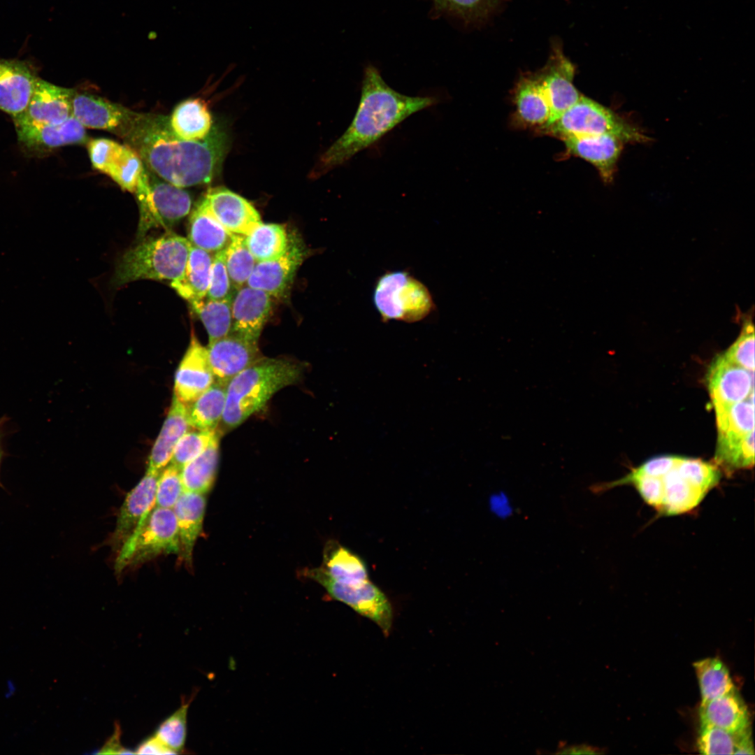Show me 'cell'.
Returning a JSON list of instances; mask_svg holds the SVG:
<instances>
[{"label": "cell", "instance_id": "cell-1", "mask_svg": "<svg viewBox=\"0 0 755 755\" xmlns=\"http://www.w3.org/2000/svg\"><path fill=\"white\" fill-rule=\"evenodd\" d=\"M160 178L185 188L210 182L220 173L229 146L224 129L213 127L201 141H187L172 130L168 117L138 113L122 138Z\"/></svg>", "mask_w": 755, "mask_h": 755}, {"label": "cell", "instance_id": "cell-2", "mask_svg": "<svg viewBox=\"0 0 755 755\" xmlns=\"http://www.w3.org/2000/svg\"><path fill=\"white\" fill-rule=\"evenodd\" d=\"M438 102L434 96H408L396 91L375 67L368 66L354 118L343 134L320 157L313 176L319 177L344 164L412 115Z\"/></svg>", "mask_w": 755, "mask_h": 755}, {"label": "cell", "instance_id": "cell-3", "mask_svg": "<svg viewBox=\"0 0 755 755\" xmlns=\"http://www.w3.org/2000/svg\"><path fill=\"white\" fill-rule=\"evenodd\" d=\"M713 464L698 459L663 455L650 459L620 480L590 487L601 492L631 484L645 503L666 516L678 515L696 508L719 482Z\"/></svg>", "mask_w": 755, "mask_h": 755}, {"label": "cell", "instance_id": "cell-4", "mask_svg": "<svg viewBox=\"0 0 755 755\" xmlns=\"http://www.w3.org/2000/svg\"><path fill=\"white\" fill-rule=\"evenodd\" d=\"M303 365L287 358L261 357L227 384L220 424L222 430L236 428L261 410L279 390L299 381Z\"/></svg>", "mask_w": 755, "mask_h": 755}, {"label": "cell", "instance_id": "cell-5", "mask_svg": "<svg viewBox=\"0 0 755 755\" xmlns=\"http://www.w3.org/2000/svg\"><path fill=\"white\" fill-rule=\"evenodd\" d=\"M187 238L173 233L146 239L128 250L115 273L117 285L150 279L170 280L183 275L191 248Z\"/></svg>", "mask_w": 755, "mask_h": 755}, {"label": "cell", "instance_id": "cell-6", "mask_svg": "<svg viewBox=\"0 0 755 755\" xmlns=\"http://www.w3.org/2000/svg\"><path fill=\"white\" fill-rule=\"evenodd\" d=\"M541 131L558 138L611 134L624 143H644L650 141L638 127L607 107L583 95Z\"/></svg>", "mask_w": 755, "mask_h": 755}, {"label": "cell", "instance_id": "cell-7", "mask_svg": "<svg viewBox=\"0 0 755 755\" xmlns=\"http://www.w3.org/2000/svg\"><path fill=\"white\" fill-rule=\"evenodd\" d=\"M373 301L384 322H416L434 307L428 288L404 271L387 272L376 281Z\"/></svg>", "mask_w": 755, "mask_h": 755}, {"label": "cell", "instance_id": "cell-8", "mask_svg": "<svg viewBox=\"0 0 755 755\" xmlns=\"http://www.w3.org/2000/svg\"><path fill=\"white\" fill-rule=\"evenodd\" d=\"M135 193L140 208L139 237L154 226L172 227L191 209L192 200L187 191L160 178L145 166Z\"/></svg>", "mask_w": 755, "mask_h": 755}, {"label": "cell", "instance_id": "cell-9", "mask_svg": "<svg viewBox=\"0 0 755 755\" xmlns=\"http://www.w3.org/2000/svg\"><path fill=\"white\" fill-rule=\"evenodd\" d=\"M179 538L173 509L154 507L140 528L118 552L116 573L161 554H178Z\"/></svg>", "mask_w": 755, "mask_h": 755}, {"label": "cell", "instance_id": "cell-10", "mask_svg": "<svg viewBox=\"0 0 755 755\" xmlns=\"http://www.w3.org/2000/svg\"><path fill=\"white\" fill-rule=\"evenodd\" d=\"M333 599L350 607L359 614L375 623L388 636L393 623V609L384 592L370 580L359 583L336 581L317 569L311 575Z\"/></svg>", "mask_w": 755, "mask_h": 755}, {"label": "cell", "instance_id": "cell-11", "mask_svg": "<svg viewBox=\"0 0 755 755\" xmlns=\"http://www.w3.org/2000/svg\"><path fill=\"white\" fill-rule=\"evenodd\" d=\"M87 150L95 169L109 176L122 189L136 192L144 164L134 150L103 138L89 140Z\"/></svg>", "mask_w": 755, "mask_h": 755}, {"label": "cell", "instance_id": "cell-12", "mask_svg": "<svg viewBox=\"0 0 755 755\" xmlns=\"http://www.w3.org/2000/svg\"><path fill=\"white\" fill-rule=\"evenodd\" d=\"M137 112L96 95L76 91L72 115L85 128L110 131L123 138Z\"/></svg>", "mask_w": 755, "mask_h": 755}, {"label": "cell", "instance_id": "cell-13", "mask_svg": "<svg viewBox=\"0 0 755 755\" xmlns=\"http://www.w3.org/2000/svg\"><path fill=\"white\" fill-rule=\"evenodd\" d=\"M76 90L37 80L25 110L13 118L15 126L22 124L55 125L72 115V100Z\"/></svg>", "mask_w": 755, "mask_h": 755}, {"label": "cell", "instance_id": "cell-14", "mask_svg": "<svg viewBox=\"0 0 755 755\" xmlns=\"http://www.w3.org/2000/svg\"><path fill=\"white\" fill-rule=\"evenodd\" d=\"M302 240L292 233L286 252L280 257L257 262L246 285L262 290L271 296H284L306 257Z\"/></svg>", "mask_w": 755, "mask_h": 755}, {"label": "cell", "instance_id": "cell-15", "mask_svg": "<svg viewBox=\"0 0 755 755\" xmlns=\"http://www.w3.org/2000/svg\"><path fill=\"white\" fill-rule=\"evenodd\" d=\"M15 127L20 147L25 154L32 157H44L62 146L84 144L89 141L85 127L73 115L59 124Z\"/></svg>", "mask_w": 755, "mask_h": 755}, {"label": "cell", "instance_id": "cell-16", "mask_svg": "<svg viewBox=\"0 0 755 755\" xmlns=\"http://www.w3.org/2000/svg\"><path fill=\"white\" fill-rule=\"evenodd\" d=\"M159 473L146 470L138 484L127 494L119 511L110 543L119 552L140 528L155 507L156 484Z\"/></svg>", "mask_w": 755, "mask_h": 755}, {"label": "cell", "instance_id": "cell-17", "mask_svg": "<svg viewBox=\"0 0 755 755\" xmlns=\"http://www.w3.org/2000/svg\"><path fill=\"white\" fill-rule=\"evenodd\" d=\"M707 382L717 410L747 399L754 391V371L733 364L720 354L710 365Z\"/></svg>", "mask_w": 755, "mask_h": 755}, {"label": "cell", "instance_id": "cell-18", "mask_svg": "<svg viewBox=\"0 0 755 755\" xmlns=\"http://www.w3.org/2000/svg\"><path fill=\"white\" fill-rule=\"evenodd\" d=\"M28 59L0 57V110L15 118L26 109L38 78Z\"/></svg>", "mask_w": 755, "mask_h": 755}, {"label": "cell", "instance_id": "cell-19", "mask_svg": "<svg viewBox=\"0 0 755 755\" xmlns=\"http://www.w3.org/2000/svg\"><path fill=\"white\" fill-rule=\"evenodd\" d=\"M214 382L207 347L201 344L192 331L189 347L175 373L174 396L185 405H188Z\"/></svg>", "mask_w": 755, "mask_h": 755}, {"label": "cell", "instance_id": "cell-20", "mask_svg": "<svg viewBox=\"0 0 755 755\" xmlns=\"http://www.w3.org/2000/svg\"><path fill=\"white\" fill-rule=\"evenodd\" d=\"M207 350L215 380L224 384L263 357L258 343L231 333L209 343Z\"/></svg>", "mask_w": 755, "mask_h": 755}, {"label": "cell", "instance_id": "cell-21", "mask_svg": "<svg viewBox=\"0 0 755 755\" xmlns=\"http://www.w3.org/2000/svg\"><path fill=\"white\" fill-rule=\"evenodd\" d=\"M271 296L245 285L235 291L231 299V333L258 343L271 310Z\"/></svg>", "mask_w": 755, "mask_h": 755}, {"label": "cell", "instance_id": "cell-22", "mask_svg": "<svg viewBox=\"0 0 755 755\" xmlns=\"http://www.w3.org/2000/svg\"><path fill=\"white\" fill-rule=\"evenodd\" d=\"M574 76L575 66L559 51L552 56L547 66L537 75L551 110L548 125L581 96L574 85Z\"/></svg>", "mask_w": 755, "mask_h": 755}, {"label": "cell", "instance_id": "cell-23", "mask_svg": "<svg viewBox=\"0 0 755 755\" xmlns=\"http://www.w3.org/2000/svg\"><path fill=\"white\" fill-rule=\"evenodd\" d=\"M559 139L570 154L593 165L603 182L612 181L625 144L621 139L611 134L563 136Z\"/></svg>", "mask_w": 755, "mask_h": 755}, {"label": "cell", "instance_id": "cell-24", "mask_svg": "<svg viewBox=\"0 0 755 755\" xmlns=\"http://www.w3.org/2000/svg\"><path fill=\"white\" fill-rule=\"evenodd\" d=\"M204 197L218 221L232 234L246 236L262 222L250 201L224 187L210 188Z\"/></svg>", "mask_w": 755, "mask_h": 755}, {"label": "cell", "instance_id": "cell-25", "mask_svg": "<svg viewBox=\"0 0 755 755\" xmlns=\"http://www.w3.org/2000/svg\"><path fill=\"white\" fill-rule=\"evenodd\" d=\"M206 507L205 494L186 491L172 508L176 519L179 538V559L192 566L193 549L199 536Z\"/></svg>", "mask_w": 755, "mask_h": 755}, {"label": "cell", "instance_id": "cell-26", "mask_svg": "<svg viewBox=\"0 0 755 755\" xmlns=\"http://www.w3.org/2000/svg\"><path fill=\"white\" fill-rule=\"evenodd\" d=\"M189 424L186 405L173 396L167 417L151 450L147 470L160 473L170 463L174 449L187 432Z\"/></svg>", "mask_w": 755, "mask_h": 755}, {"label": "cell", "instance_id": "cell-27", "mask_svg": "<svg viewBox=\"0 0 755 755\" xmlns=\"http://www.w3.org/2000/svg\"><path fill=\"white\" fill-rule=\"evenodd\" d=\"M515 119L519 124L540 130L548 125L551 110L537 76L521 78L514 92Z\"/></svg>", "mask_w": 755, "mask_h": 755}, {"label": "cell", "instance_id": "cell-28", "mask_svg": "<svg viewBox=\"0 0 755 755\" xmlns=\"http://www.w3.org/2000/svg\"><path fill=\"white\" fill-rule=\"evenodd\" d=\"M233 234L216 218L205 197L192 210L187 229V239L191 245L215 254L226 248Z\"/></svg>", "mask_w": 755, "mask_h": 755}, {"label": "cell", "instance_id": "cell-29", "mask_svg": "<svg viewBox=\"0 0 755 755\" xmlns=\"http://www.w3.org/2000/svg\"><path fill=\"white\" fill-rule=\"evenodd\" d=\"M699 718L700 725L714 726L731 732L750 728L749 710L736 689L722 696L701 703Z\"/></svg>", "mask_w": 755, "mask_h": 755}, {"label": "cell", "instance_id": "cell-30", "mask_svg": "<svg viewBox=\"0 0 755 755\" xmlns=\"http://www.w3.org/2000/svg\"><path fill=\"white\" fill-rule=\"evenodd\" d=\"M170 126L180 138L187 141L205 139L213 129V117L206 102L200 98L182 101L168 117Z\"/></svg>", "mask_w": 755, "mask_h": 755}, {"label": "cell", "instance_id": "cell-31", "mask_svg": "<svg viewBox=\"0 0 755 755\" xmlns=\"http://www.w3.org/2000/svg\"><path fill=\"white\" fill-rule=\"evenodd\" d=\"M213 257L214 254L191 246L183 275L171 282V287L188 302L206 296Z\"/></svg>", "mask_w": 755, "mask_h": 755}, {"label": "cell", "instance_id": "cell-32", "mask_svg": "<svg viewBox=\"0 0 755 755\" xmlns=\"http://www.w3.org/2000/svg\"><path fill=\"white\" fill-rule=\"evenodd\" d=\"M220 431H217L208 447L180 470L186 491L208 493L215 482L219 463Z\"/></svg>", "mask_w": 755, "mask_h": 755}, {"label": "cell", "instance_id": "cell-33", "mask_svg": "<svg viewBox=\"0 0 755 755\" xmlns=\"http://www.w3.org/2000/svg\"><path fill=\"white\" fill-rule=\"evenodd\" d=\"M718 431L717 445L742 440L754 429V391L740 402L715 410Z\"/></svg>", "mask_w": 755, "mask_h": 755}, {"label": "cell", "instance_id": "cell-34", "mask_svg": "<svg viewBox=\"0 0 755 755\" xmlns=\"http://www.w3.org/2000/svg\"><path fill=\"white\" fill-rule=\"evenodd\" d=\"M226 386L227 384L215 380L196 399L185 405L188 420L193 429H217L225 407Z\"/></svg>", "mask_w": 755, "mask_h": 755}, {"label": "cell", "instance_id": "cell-35", "mask_svg": "<svg viewBox=\"0 0 755 755\" xmlns=\"http://www.w3.org/2000/svg\"><path fill=\"white\" fill-rule=\"evenodd\" d=\"M291 235L283 225L261 222L245 236V242L257 262L265 261L278 258L286 252Z\"/></svg>", "mask_w": 755, "mask_h": 755}, {"label": "cell", "instance_id": "cell-36", "mask_svg": "<svg viewBox=\"0 0 755 755\" xmlns=\"http://www.w3.org/2000/svg\"><path fill=\"white\" fill-rule=\"evenodd\" d=\"M700 687L701 703L735 689L729 670L719 658H707L693 664Z\"/></svg>", "mask_w": 755, "mask_h": 755}, {"label": "cell", "instance_id": "cell-37", "mask_svg": "<svg viewBox=\"0 0 755 755\" xmlns=\"http://www.w3.org/2000/svg\"><path fill=\"white\" fill-rule=\"evenodd\" d=\"M325 558L322 571L333 580L345 583H359L367 580L368 570L365 561L347 548L336 545Z\"/></svg>", "mask_w": 755, "mask_h": 755}, {"label": "cell", "instance_id": "cell-38", "mask_svg": "<svg viewBox=\"0 0 755 755\" xmlns=\"http://www.w3.org/2000/svg\"><path fill=\"white\" fill-rule=\"evenodd\" d=\"M203 324L209 343L229 334L231 331V299L213 300L206 296L189 303Z\"/></svg>", "mask_w": 755, "mask_h": 755}, {"label": "cell", "instance_id": "cell-39", "mask_svg": "<svg viewBox=\"0 0 755 755\" xmlns=\"http://www.w3.org/2000/svg\"><path fill=\"white\" fill-rule=\"evenodd\" d=\"M225 262L233 289L246 285L257 261L247 247L245 236L233 234L225 249Z\"/></svg>", "mask_w": 755, "mask_h": 755}, {"label": "cell", "instance_id": "cell-40", "mask_svg": "<svg viewBox=\"0 0 755 755\" xmlns=\"http://www.w3.org/2000/svg\"><path fill=\"white\" fill-rule=\"evenodd\" d=\"M750 728L739 732H731L714 726L700 725L697 747L701 754H733L741 738Z\"/></svg>", "mask_w": 755, "mask_h": 755}, {"label": "cell", "instance_id": "cell-41", "mask_svg": "<svg viewBox=\"0 0 755 755\" xmlns=\"http://www.w3.org/2000/svg\"><path fill=\"white\" fill-rule=\"evenodd\" d=\"M193 698L182 699L180 707L159 725L154 735L177 754L184 749L187 712Z\"/></svg>", "mask_w": 755, "mask_h": 755}, {"label": "cell", "instance_id": "cell-42", "mask_svg": "<svg viewBox=\"0 0 755 755\" xmlns=\"http://www.w3.org/2000/svg\"><path fill=\"white\" fill-rule=\"evenodd\" d=\"M217 431L193 429L185 433L176 445L170 463L181 470L208 447Z\"/></svg>", "mask_w": 755, "mask_h": 755}, {"label": "cell", "instance_id": "cell-43", "mask_svg": "<svg viewBox=\"0 0 755 755\" xmlns=\"http://www.w3.org/2000/svg\"><path fill=\"white\" fill-rule=\"evenodd\" d=\"M722 354L730 362L754 371V326L752 317L743 319L739 336Z\"/></svg>", "mask_w": 755, "mask_h": 755}, {"label": "cell", "instance_id": "cell-44", "mask_svg": "<svg viewBox=\"0 0 755 755\" xmlns=\"http://www.w3.org/2000/svg\"><path fill=\"white\" fill-rule=\"evenodd\" d=\"M715 460L728 470L749 468L754 464V429L742 440L717 450Z\"/></svg>", "mask_w": 755, "mask_h": 755}, {"label": "cell", "instance_id": "cell-45", "mask_svg": "<svg viewBox=\"0 0 755 755\" xmlns=\"http://www.w3.org/2000/svg\"><path fill=\"white\" fill-rule=\"evenodd\" d=\"M179 468L170 463L158 475L155 507L172 509L185 491Z\"/></svg>", "mask_w": 755, "mask_h": 755}, {"label": "cell", "instance_id": "cell-46", "mask_svg": "<svg viewBox=\"0 0 755 755\" xmlns=\"http://www.w3.org/2000/svg\"><path fill=\"white\" fill-rule=\"evenodd\" d=\"M234 292L226 266L224 249L214 254L206 297L213 300L231 299Z\"/></svg>", "mask_w": 755, "mask_h": 755}, {"label": "cell", "instance_id": "cell-47", "mask_svg": "<svg viewBox=\"0 0 755 755\" xmlns=\"http://www.w3.org/2000/svg\"><path fill=\"white\" fill-rule=\"evenodd\" d=\"M438 8L466 19L486 15L496 0H434Z\"/></svg>", "mask_w": 755, "mask_h": 755}, {"label": "cell", "instance_id": "cell-48", "mask_svg": "<svg viewBox=\"0 0 755 755\" xmlns=\"http://www.w3.org/2000/svg\"><path fill=\"white\" fill-rule=\"evenodd\" d=\"M138 754H176L177 753L164 745L155 735L145 739L136 750Z\"/></svg>", "mask_w": 755, "mask_h": 755}, {"label": "cell", "instance_id": "cell-49", "mask_svg": "<svg viewBox=\"0 0 755 755\" xmlns=\"http://www.w3.org/2000/svg\"><path fill=\"white\" fill-rule=\"evenodd\" d=\"M121 733L120 726L118 723H116L113 733L106 740L97 753L100 754H135L134 751L127 749L122 745L120 742Z\"/></svg>", "mask_w": 755, "mask_h": 755}, {"label": "cell", "instance_id": "cell-50", "mask_svg": "<svg viewBox=\"0 0 755 755\" xmlns=\"http://www.w3.org/2000/svg\"><path fill=\"white\" fill-rule=\"evenodd\" d=\"M603 750L588 744L579 745H559L555 754H602Z\"/></svg>", "mask_w": 755, "mask_h": 755}, {"label": "cell", "instance_id": "cell-51", "mask_svg": "<svg viewBox=\"0 0 755 755\" xmlns=\"http://www.w3.org/2000/svg\"><path fill=\"white\" fill-rule=\"evenodd\" d=\"M489 505L491 511L498 517L505 518L512 513L508 498L503 493L492 495Z\"/></svg>", "mask_w": 755, "mask_h": 755}, {"label": "cell", "instance_id": "cell-52", "mask_svg": "<svg viewBox=\"0 0 755 755\" xmlns=\"http://www.w3.org/2000/svg\"><path fill=\"white\" fill-rule=\"evenodd\" d=\"M754 747L752 742L751 731L747 732L739 741L733 754H752L754 755Z\"/></svg>", "mask_w": 755, "mask_h": 755}, {"label": "cell", "instance_id": "cell-53", "mask_svg": "<svg viewBox=\"0 0 755 755\" xmlns=\"http://www.w3.org/2000/svg\"><path fill=\"white\" fill-rule=\"evenodd\" d=\"M1 454H2V453H1V443H0V463H1Z\"/></svg>", "mask_w": 755, "mask_h": 755}]
</instances>
